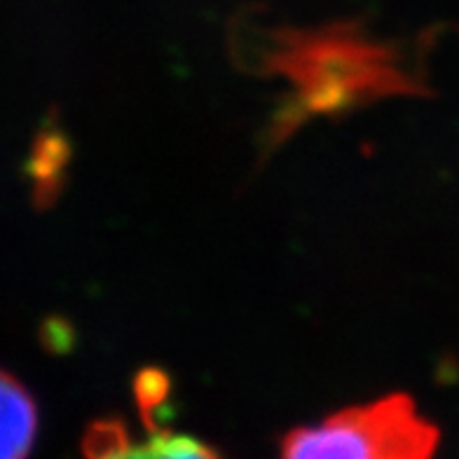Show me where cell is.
Masks as SVG:
<instances>
[{
  "mask_svg": "<svg viewBox=\"0 0 459 459\" xmlns=\"http://www.w3.org/2000/svg\"><path fill=\"white\" fill-rule=\"evenodd\" d=\"M436 446L438 429L411 396L394 394L290 431L281 459H431Z\"/></svg>",
  "mask_w": 459,
  "mask_h": 459,
  "instance_id": "1",
  "label": "cell"
},
{
  "mask_svg": "<svg viewBox=\"0 0 459 459\" xmlns=\"http://www.w3.org/2000/svg\"><path fill=\"white\" fill-rule=\"evenodd\" d=\"M82 450L85 459H221L200 438L160 427L134 438L120 420H99L91 424Z\"/></svg>",
  "mask_w": 459,
  "mask_h": 459,
  "instance_id": "2",
  "label": "cell"
},
{
  "mask_svg": "<svg viewBox=\"0 0 459 459\" xmlns=\"http://www.w3.org/2000/svg\"><path fill=\"white\" fill-rule=\"evenodd\" d=\"M38 434V411L14 377L0 370V459H26Z\"/></svg>",
  "mask_w": 459,
  "mask_h": 459,
  "instance_id": "3",
  "label": "cell"
}]
</instances>
